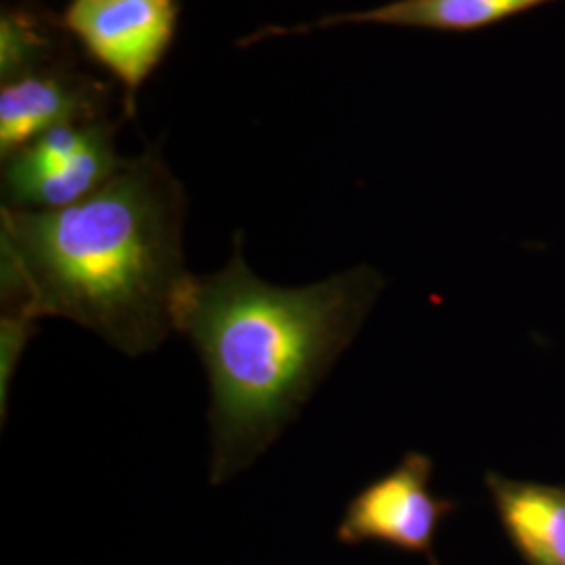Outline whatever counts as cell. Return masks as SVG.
Instances as JSON below:
<instances>
[{"mask_svg": "<svg viewBox=\"0 0 565 565\" xmlns=\"http://www.w3.org/2000/svg\"><path fill=\"white\" fill-rule=\"evenodd\" d=\"M182 221L181 186L153 156L74 205L2 207V319L61 317L128 356L158 350L189 279Z\"/></svg>", "mask_w": 565, "mask_h": 565, "instance_id": "obj_1", "label": "cell"}, {"mask_svg": "<svg viewBox=\"0 0 565 565\" xmlns=\"http://www.w3.org/2000/svg\"><path fill=\"white\" fill-rule=\"evenodd\" d=\"M380 291L382 277L369 266L303 287L270 285L252 273L239 239L223 270L189 275L174 331L207 373L212 484L245 471L298 419Z\"/></svg>", "mask_w": 565, "mask_h": 565, "instance_id": "obj_2", "label": "cell"}, {"mask_svg": "<svg viewBox=\"0 0 565 565\" xmlns=\"http://www.w3.org/2000/svg\"><path fill=\"white\" fill-rule=\"evenodd\" d=\"M177 15V0H72L65 23L132 97L166 55Z\"/></svg>", "mask_w": 565, "mask_h": 565, "instance_id": "obj_3", "label": "cell"}, {"mask_svg": "<svg viewBox=\"0 0 565 565\" xmlns=\"http://www.w3.org/2000/svg\"><path fill=\"white\" fill-rule=\"evenodd\" d=\"M431 459L408 452L401 463L350 501L338 539L348 545L385 543L429 553L436 527L450 505L431 492Z\"/></svg>", "mask_w": 565, "mask_h": 565, "instance_id": "obj_4", "label": "cell"}, {"mask_svg": "<svg viewBox=\"0 0 565 565\" xmlns=\"http://www.w3.org/2000/svg\"><path fill=\"white\" fill-rule=\"evenodd\" d=\"M559 0H392L373 9L338 13L291 28L289 32H315L335 25H392L431 32H476L520 18Z\"/></svg>", "mask_w": 565, "mask_h": 565, "instance_id": "obj_5", "label": "cell"}, {"mask_svg": "<svg viewBox=\"0 0 565 565\" xmlns=\"http://www.w3.org/2000/svg\"><path fill=\"white\" fill-rule=\"evenodd\" d=\"M488 488L513 543L532 565H565V490L490 476Z\"/></svg>", "mask_w": 565, "mask_h": 565, "instance_id": "obj_6", "label": "cell"}, {"mask_svg": "<svg viewBox=\"0 0 565 565\" xmlns=\"http://www.w3.org/2000/svg\"><path fill=\"white\" fill-rule=\"evenodd\" d=\"M86 111V97L60 76L30 74L4 82L0 90V153L4 160L28 147L42 132L78 124Z\"/></svg>", "mask_w": 565, "mask_h": 565, "instance_id": "obj_7", "label": "cell"}, {"mask_svg": "<svg viewBox=\"0 0 565 565\" xmlns=\"http://www.w3.org/2000/svg\"><path fill=\"white\" fill-rule=\"evenodd\" d=\"M124 163L114 149L109 130L90 126L86 142L57 170L4 191V207L60 210L74 205L111 181Z\"/></svg>", "mask_w": 565, "mask_h": 565, "instance_id": "obj_8", "label": "cell"}, {"mask_svg": "<svg viewBox=\"0 0 565 565\" xmlns=\"http://www.w3.org/2000/svg\"><path fill=\"white\" fill-rule=\"evenodd\" d=\"M44 42L36 30L25 25L13 13H4L0 21V72L2 81L11 82L30 76L34 63L39 61Z\"/></svg>", "mask_w": 565, "mask_h": 565, "instance_id": "obj_9", "label": "cell"}]
</instances>
